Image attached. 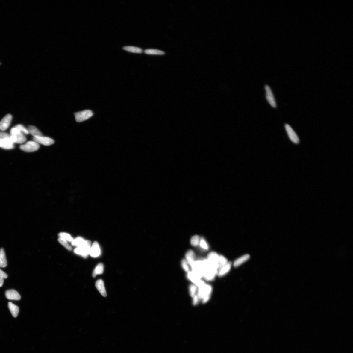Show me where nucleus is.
<instances>
[{"label": "nucleus", "mask_w": 353, "mask_h": 353, "mask_svg": "<svg viewBox=\"0 0 353 353\" xmlns=\"http://www.w3.org/2000/svg\"><path fill=\"white\" fill-rule=\"evenodd\" d=\"M250 256L249 254H245L241 257L235 260L234 263V266L235 267L240 266L242 264L245 262L250 258Z\"/></svg>", "instance_id": "17"}, {"label": "nucleus", "mask_w": 353, "mask_h": 353, "mask_svg": "<svg viewBox=\"0 0 353 353\" xmlns=\"http://www.w3.org/2000/svg\"><path fill=\"white\" fill-rule=\"evenodd\" d=\"M10 135L15 136L16 139V143L22 144L27 140V138L24 134L21 133L17 128L14 127L10 131Z\"/></svg>", "instance_id": "5"}, {"label": "nucleus", "mask_w": 353, "mask_h": 353, "mask_svg": "<svg viewBox=\"0 0 353 353\" xmlns=\"http://www.w3.org/2000/svg\"><path fill=\"white\" fill-rule=\"evenodd\" d=\"M12 119V116L10 114L6 115L0 122V130L4 131L8 129L10 126Z\"/></svg>", "instance_id": "9"}, {"label": "nucleus", "mask_w": 353, "mask_h": 353, "mask_svg": "<svg viewBox=\"0 0 353 353\" xmlns=\"http://www.w3.org/2000/svg\"><path fill=\"white\" fill-rule=\"evenodd\" d=\"M181 266L182 268L185 272L187 273L190 271V267L186 259H184L181 260Z\"/></svg>", "instance_id": "28"}, {"label": "nucleus", "mask_w": 353, "mask_h": 353, "mask_svg": "<svg viewBox=\"0 0 353 353\" xmlns=\"http://www.w3.org/2000/svg\"><path fill=\"white\" fill-rule=\"evenodd\" d=\"M192 298L193 305L194 306L197 305L199 304V301L200 300H199L197 295L196 294Z\"/></svg>", "instance_id": "34"}, {"label": "nucleus", "mask_w": 353, "mask_h": 353, "mask_svg": "<svg viewBox=\"0 0 353 353\" xmlns=\"http://www.w3.org/2000/svg\"><path fill=\"white\" fill-rule=\"evenodd\" d=\"M10 135L8 133L4 132H0V139H4L7 138L9 137Z\"/></svg>", "instance_id": "35"}, {"label": "nucleus", "mask_w": 353, "mask_h": 353, "mask_svg": "<svg viewBox=\"0 0 353 353\" xmlns=\"http://www.w3.org/2000/svg\"><path fill=\"white\" fill-rule=\"evenodd\" d=\"M7 265L5 252L4 249H0V267H5Z\"/></svg>", "instance_id": "19"}, {"label": "nucleus", "mask_w": 353, "mask_h": 353, "mask_svg": "<svg viewBox=\"0 0 353 353\" xmlns=\"http://www.w3.org/2000/svg\"><path fill=\"white\" fill-rule=\"evenodd\" d=\"M5 295L7 299L10 300L19 301L21 299V296L16 291L14 290H7Z\"/></svg>", "instance_id": "12"}, {"label": "nucleus", "mask_w": 353, "mask_h": 353, "mask_svg": "<svg viewBox=\"0 0 353 353\" xmlns=\"http://www.w3.org/2000/svg\"><path fill=\"white\" fill-rule=\"evenodd\" d=\"M2 148L6 149H12L14 148V144L9 137L3 139Z\"/></svg>", "instance_id": "18"}, {"label": "nucleus", "mask_w": 353, "mask_h": 353, "mask_svg": "<svg viewBox=\"0 0 353 353\" xmlns=\"http://www.w3.org/2000/svg\"><path fill=\"white\" fill-rule=\"evenodd\" d=\"M265 89L266 92V98L267 101L272 107L276 108L277 106L275 99L274 98L273 93L271 90L270 88L268 85H266L265 86Z\"/></svg>", "instance_id": "7"}, {"label": "nucleus", "mask_w": 353, "mask_h": 353, "mask_svg": "<svg viewBox=\"0 0 353 353\" xmlns=\"http://www.w3.org/2000/svg\"><path fill=\"white\" fill-rule=\"evenodd\" d=\"M198 288L194 284H192L189 286V290L190 296L193 298L197 294Z\"/></svg>", "instance_id": "27"}, {"label": "nucleus", "mask_w": 353, "mask_h": 353, "mask_svg": "<svg viewBox=\"0 0 353 353\" xmlns=\"http://www.w3.org/2000/svg\"><path fill=\"white\" fill-rule=\"evenodd\" d=\"M199 244L202 249H204L205 250H208L209 249V245L207 242L204 238H200V242H199Z\"/></svg>", "instance_id": "33"}, {"label": "nucleus", "mask_w": 353, "mask_h": 353, "mask_svg": "<svg viewBox=\"0 0 353 353\" xmlns=\"http://www.w3.org/2000/svg\"><path fill=\"white\" fill-rule=\"evenodd\" d=\"M187 277L189 281L194 284L198 283L199 280L202 279V278L200 274L192 270H190L187 273Z\"/></svg>", "instance_id": "10"}, {"label": "nucleus", "mask_w": 353, "mask_h": 353, "mask_svg": "<svg viewBox=\"0 0 353 353\" xmlns=\"http://www.w3.org/2000/svg\"><path fill=\"white\" fill-rule=\"evenodd\" d=\"M91 246V242L90 240H85L82 244L74 249V252L76 254L86 258L90 254Z\"/></svg>", "instance_id": "2"}, {"label": "nucleus", "mask_w": 353, "mask_h": 353, "mask_svg": "<svg viewBox=\"0 0 353 353\" xmlns=\"http://www.w3.org/2000/svg\"><path fill=\"white\" fill-rule=\"evenodd\" d=\"M103 271H104V266L102 263H99L96 267L93 273L92 276L94 277H95L97 275L102 274Z\"/></svg>", "instance_id": "24"}, {"label": "nucleus", "mask_w": 353, "mask_h": 353, "mask_svg": "<svg viewBox=\"0 0 353 353\" xmlns=\"http://www.w3.org/2000/svg\"><path fill=\"white\" fill-rule=\"evenodd\" d=\"M85 240L83 238L81 237H78L71 242V244L74 246L77 247L80 246L85 241Z\"/></svg>", "instance_id": "25"}, {"label": "nucleus", "mask_w": 353, "mask_h": 353, "mask_svg": "<svg viewBox=\"0 0 353 353\" xmlns=\"http://www.w3.org/2000/svg\"><path fill=\"white\" fill-rule=\"evenodd\" d=\"M3 283H4V279L2 277L0 276V287L2 286Z\"/></svg>", "instance_id": "37"}, {"label": "nucleus", "mask_w": 353, "mask_h": 353, "mask_svg": "<svg viewBox=\"0 0 353 353\" xmlns=\"http://www.w3.org/2000/svg\"><path fill=\"white\" fill-rule=\"evenodd\" d=\"M228 262H229L228 260L224 256L222 255H219L218 263V271L222 267L226 265Z\"/></svg>", "instance_id": "26"}, {"label": "nucleus", "mask_w": 353, "mask_h": 353, "mask_svg": "<svg viewBox=\"0 0 353 353\" xmlns=\"http://www.w3.org/2000/svg\"><path fill=\"white\" fill-rule=\"evenodd\" d=\"M0 276L2 277L3 279H6L8 277L7 275L3 272L1 269H0Z\"/></svg>", "instance_id": "36"}, {"label": "nucleus", "mask_w": 353, "mask_h": 353, "mask_svg": "<svg viewBox=\"0 0 353 353\" xmlns=\"http://www.w3.org/2000/svg\"><path fill=\"white\" fill-rule=\"evenodd\" d=\"M213 288L211 285L205 284L204 286L198 288L197 295L203 304H206L211 298Z\"/></svg>", "instance_id": "1"}, {"label": "nucleus", "mask_w": 353, "mask_h": 353, "mask_svg": "<svg viewBox=\"0 0 353 353\" xmlns=\"http://www.w3.org/2000/svg\"><path fill=\"white\" fill-rule=\"evenodd\" d=\"M1 63H0V65H1Z\"/></svg>", "instance_id": "39"}, {"label": "nucleus", "mask_w": 353, "mask_h": 353, "mask_svg": "<svg viewBox=\"0 0 353 353\" xmlns=\"http://www.w3.org/2000/svg\"><path fill=\"white\" fill-rule=\"evenodd\" d=\"M8 305V307L12 316L14 318H16L19 313V307L11 302H9Z\"/></svg>", "instance_id": "20"}, {"label": "nucleus", "mask_w": 353, "mask_h": 353, "mask_svg": "<svg viewBox=\"0 0 353 353\" xmlns=\"http://www.w3.org/2000/svg\"><path fill=\"white\" fill-rule=\"evenodd\" d=\"M28 130L29 134H30L34 137H38L43 135L41 132L37 128L33 126H30L28 127Z\"/></svg>", "instance_id": "21"}, {"label": "nucleus", "mask_w": 353, "mask_h": 353, "mask_svg": "<svg viewBox=\"0 0 353 353\" xmlns=\"http://www.w3.org/2000/svg\"><path fill=\"white\" fill-rule=\"evenodd\" d=\"M15 127L17 128L21 133L24 135H28L29 134V132H28V129H27L26 128H25L22 125H17Z\"/></svg>", "instance_id": "32"}, {"label": "nucleus", "mask_w": 353, "mask_h": 353, "mask_svg": "<svg viewBox=\"0 0 353 353\" xmlns=\"http://www.w3.org/2000/svg\"><path fill=\"white\" fill-rule=\"evenodd\" d=\"M39 148L40 145L39 144L34 141H28L25 144L21 145L20 147L21 150L27 152L37 151Z\"/></svg>", "instance_id": "4"}, {"label": "nucleus", "mask_w": 353, "mask_h": 353, "mask_svg": "<svg viewBox=\"0 0 353 353\" xmlns=\"http://www.w3.org/2000/svg\"><path fill=\"white\" fill-rule=\"evenodd\" d=\"M219 255L215 252H212L209 253L207 256V259L209 262L213 264L218 265Z\"/></svg>", "instance_id": "14"}, {"label": "nucleus", "mask_w": 353, "mask_h": 353, "mask_svg": "<svg viewBox=\"0 0 353 353\" xmlns=\"http://www.w3.org/2000/svg\"><path fill=\"white\" fill-rule=\"evenodd\" d=\"M101 254V250L98 242L95 241L93 244L90 249V254L92 257H98Z\"/></svg>", "instance_id": "11"}, {"label": "nucleus", "mask_w": 353, "mask_h": 353, "mask_svg": "<svg viewBox=\"0 0 353 353\" xmlns=\"http://www.w3.org/2000/svg\"><path fill=\"white\" fill-rule=\"evenodd\" d=\"M231 265L232 263L231 262H228L226 265L219 270L217 275L219 277H222L226 275L230 272Z\"/></svg>", "instance_id": "16"}, {"label": "nucleus", "mask_w": 353, "mask_h": 353, "mask_svg": "<svg viewBox=\"0 0 353 353\" xmlns=\"http://www.w3.org/2000/svg\"><path fill=\"white\" fill-rule=\"evenodd\" d=\"M58 241L60 243L64 246L66 249L69 251L72 250V248L68 243V241L63 239L59 237Z\"/></svg>", "instance_id": "31"}, {"label": "nucleus", "mask_w": 353, "mask_h": 353, "mask_svg": "<svg viewBox=\"0 0 353 353\" xmlns=\"http://www.w3.org/2000/svg\"><path fill=\"white\" fill-rule=\"evenodd\" d=\"M59 237L65 240L68 242H71L73 240V238L69 234L65 233H60L59 234Z\"/></svg>", "instance_id": "29"}, {"label": "nucleus", "mask_w": 353, "mask_h": 353, "mask_svg": "<svg viewBox=\"0 0 353 353\" xmlns=\"http://www.w3.org/2000/svg\"><path fill=\"white\" fill-rule=\"evenodd\" d=\"M96 288L99 292V293L104 297L107 296V293L104 286V283L102 280H99L96 281L95 284Z\"/></svg>", "instance_id": "13"}, {"label": "nucleus", "mask_w": 353, "mask_h": 353, "mask_svg": "<svg viewBox=\"0 0 353 353\" xmlns=\"http://www.w3.org/2000/svg\"><path fill=\"white\" fill-rule=\"evenodd\" d=\"M145 54L149 55H163L165 54V53L159 50L149 49H146L144 51Z\"/></svg>", "instance_id": "23"}, {"label": "nucleus", "mask_w": 353, "mask_h": 353, "mask_svg": "<svg viewBox=\"0 0 353 353\" xmlns=\"http://www.w3.org/2000/svg\"><path fill=\"white\" fill-rule=\"evenodd\" d=\"M200 238L198 235L193 237L190 240L191 245L193 246H196L199 245L200 242Z\"/></svg>", "instance_id": "30"}, {"label": "nucleus", "mask_w": 353, "mask_h": 353, "mask_svg": "<svg viewBox=\"0 0 353 353\" xmlns=\"http://www.w3.org/2000/svg\"><path fill=\"white\" fill-rule=\"evenodd\" d=\"M2 139H0V147L2 148Z\"/></svg>", "instance_id": "38"}, {"label": "nucleus", "mask_w": 353, "mask_h": 353, "mask_svg": "<svg viewBox=\"0 0 353 353\" xmlns=\"http://www.w3.org/2000/svg\"><path fill=\"white\" fill-rule=\"evenodd\" d=\"M123 49L124 50L132 53H141L143 52L141 48L133 46H125Z\"/></svg>", "instance_id": "22"}, {"label": "nucleus", "mask_w": 353, "mask_h": 353, "mask_svg": "<svg viewBox=\"0 0 353 353\" xmlns=\"http://www.w3.org/2000/svg\"><path fill=\"white\" fill-rule=\"evenodd\" d=\"M34 141L36 142L38 144H41L46 146H49L54 143V141L52 139L42 136L34 137Z\"/></svg>", "instance_id": "6"}, {"label": "nucleus", "mask_w": 353, "mask_h": 353, "mask_svg": "<svg viewBox=\"0 0 353 353\" xmlns=\"http://www.w3.org/2000/svg\"><path fill=\"white\" fill-rule=\"evenodd\" d=\"M93 115L91 110H86L75 113V118L77 122H81L90 118Z\"/></svg>", "instance_id": "3"}, {"label": "nucleus", "mask_w": 353, "mask_h": 353, "mask_svg": "<svg viewBox=\"0 0 353 353\" xmlns=\"http://www.w3.org/2000/svg\"><path fill=\"white\" fill-rule=\"evenodd\" d=\"M285 127L290 140L295 144L299 143V138L291 127L289 125L286 124Z\"/></svg>", "instance_id": "8"}, {"label": "nucleus", "mask_w": 353, "mask_h": 353, "mask_svg": "<svg viewBox=\"0 0 353 353\" xmlns=\"http://www.w3.org/2000/svg\"><path fill=\"white\" fill-rule=\"evenodd\" d=\"M185 259L188 262L190 267L195 261L196 255L194 252L192 250H189L185 254Z\"/></svg>", "instance_id": "15"}]
</instances>
